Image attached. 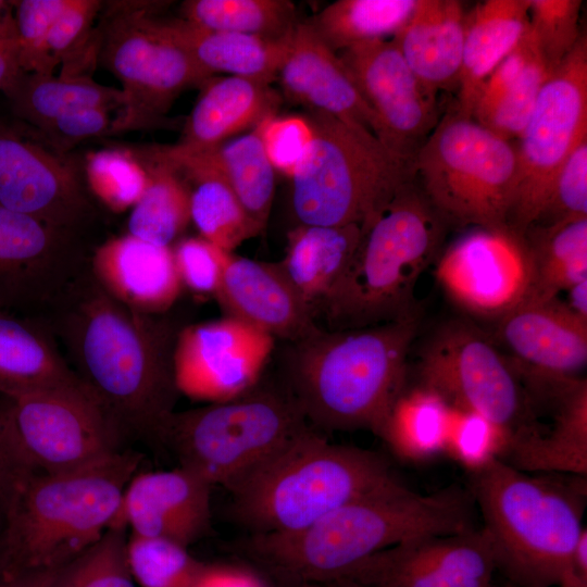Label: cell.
<instances>
[{
  "label": "cell",
  "instance_id": "16",
  "mask_svg": "<svg viewBox=\"0 0 587 587\" xmlns=\"http://www.w3.org/2000/svg\"><path fill=\"white\" fill-rule=\"evenodd\" d=\"M10 401L18 439L38 473L77 470L122 450L124 435L85 390L40 391Z\"/></svg>",
  "mask_w": 587,
  "mask_h": 587
},
{
  "label": "cell",
  "instance_id": "20",
  "mask_svg": "<svg viewBox=\"0 0 587 587\" xmlns=\"http://www.w3.org/2000/svg\"><path fill=\"white\" fill-rule=\"evenodd\" d=\"M495 570L490 542L480 527L394 545L338 578L366 587H486Z\"/></svg>",
  "mask_w": 587,
  "mask_h": 587
},
{
  "label": "cell",
  "instance_id": "39",
  "mask_svg": "<svg viewBox=\"0 0 587 587\" xmlns=\"http://www.w3.org/2000/svg\"><path fill=\"white\" fill-rule=\"evenodd\" d=\"M138 158L147 170L148 182L142 196L132 208L128 234L154 245L172 246L191 221L190 189L171 166Z\"/></svg>",
  "mask_w": 587,
  "mask_h": 587
},
{
  "label": "cell",
  "instance_id": "46",
  "mask_svg": "<svg viewBox=\"0 0 587 587\" xmlns=\"http://www.w3.org/2000/svg\"><path fill=\"white\" fill-rule=\"evenodd\" d=\"M507 440L505 433L486 417L471 411L451 410L445 451L470 472L500 458Z\"/></svg>",
  "mask_w": 587,
  "mask_h": 587
},
{
  "label": "cell",
  "instance_id": "8",
  "mask_svg": "<svg viewBox=\"0 0 587 587\" xmlns=\"http://www.w3.org/2000/svg\"><path fill=\"white\" fill-rule=\"evenodd\" d=\"M307 423L286 388L257 384L230 400L173 411L154 439L176 457L178 466L232 492L308 428Z\"/></svg>",
  "mask_w": 587,
  "mask_h": 587
},
{
  "label": "cell",
  "instance_id": "44",
  "mask_svg": "<svg viewBox=\"0 0 587 587\" xmlns=\"http://www.w3.org/2000/svg\"><path fill=\"white\" fill-rule=\"evenodd\" d=\"M84 176L89 190L114 212L132 209L142 196L148 174L134 151L102 149L85 161Z\"/></svg>",
  "mask_w": 587,
  "mask_h": 587
},
{
  "label": "cell",
  "instance_id": "58",
  "mask_svg": "<svg viewBox=\"0 0 587 587\" xmlns=\"http://www.w3.org/2000/svg\"><path fill=\"white\" fill-rule=\"evenodd\" d=\"M13 1L0 0V29L14 23Z\"/></svg>",
  "mask_w": 587,
  "mask_h": 587
},
{
  "label": "cell",
  "instance_id": "55",
  "mask_svg": "<svg viewBox=\"0 0 587 587\" xmlns=\"http://www.w3.org/2000/svg\"><path fill=\"white\" fill-rule=\"evenodd\" d=\"M20 72L15 23H13L0 29V91L3 92Z\"/></svg>",
  "mask_w": 587,
  "mask_h": 587
},
{
  "label": "cell",
  "instance_id": "14",
  "mask_svg": "<svg viewBox=\"0 0 587 587\" xmlns=\"http://www.w3.org/2000/svg\"><path fill=\"white\" fill-rule=\"evenodd\" d=\"M0 207L75 233L93 214L77 162L14 115L0 116Z\"/></svg>",
  "mask_w": 587,
  "mask_h": 587
},
{
  "label": "cell",
  "instance_id": "43",
  "mask_svg": "<svg viewBox=\"0 0 587 587\" xmlns=\"http://www.w3.org/2000/svg\"><path fill=\"white\" fill-rule=\"evenodd\" d=\"M126 527H109L102 537L58 570L51 587H136L126 554Z\"/></svg>",
  "mask_w": 587,
  "mask_h": 587
},
{
  "label": "cell",
  "instance_id": "35",
  "mask_svg": "<svg viewBox=\"0 0 587 587\" xmlns=\"http://www.w3.org/2000/svg\"><path fill=\"white\" fill-rule=\"evenodd\" d=\"M3 93L12 115L35 128L75 111H121L125 104L121 89L100 85L79 73H62L54 77L21 71Z\"/></svg>",
  "mask_w": 587,
  "mask_h": 587
},
{
  "label": "cell",
  "instance_id": "18",
  "mask_svg": "<svg viewBox=\"0 0 587 587\" xmlns=\"http://www.w3.org/2000/svg\"><path fill=\"white\" fill-rule=\"evenodd\" d=\"M337 55L376 116L380 142L413 162L440 118L437 93L417 78L391 38L361 42Z\"/></svg>",
  "mask_w": 587,
  "mask_h": 587
},
{
  "label": "cell",
  "instance_id": "9",
  "mask_svg": "<svg viewBox=\"0 0 587 587\" xmlns=\"http://www.w3.org/2000/svg\"><path fill=\"white\" fill-rule=\"evenodd\" d=\"M312 141L292 175L291 207L304 225L366 227L414 178L412 162L365 128L308 110Z\"/></svg>",
  "mask_w": 587,
  "mask_h": 587
},
{
  "label": "cell",
  "instance_id": "11",
  "mask_svg": "<svg viewBox=\"0 0 587 587\" xmlns=\"http://www.w3.org/2000/svg\"><path fill=\"white\" fill-rule=\"evenodd\" d=\"M417 373L420 385L452 409L486 417L505 433L507 442L537 427L534 405L515 364L469 323L441 326L424 346Z\"/></svg>",
  "mask_w": 587,
  "mask_h": 587
},
{
  "label": "cell",
  "instance_id": "30",
  "mask_svg": "<svg viewBox=\"0 0 587 587\" xmlns=\"http://www.w3.org/2000/svg\"><path fill=\"white\" fill-rule=\"evenodd\" d=\"M50 390L87 391L40 319L0 310V395Z\"/></svg>",
  "mask_w": 587,
  "mask_h": 587
},
{
  "label": "cell",
  "instance_id": "12",
  "mask_svg": "<svg viewBox=\"0 0 587 587\" xmlns=\"http://www.w3.org/2000/svg\"><path fill=\"white\" fill-rule=\"evenodd\" d=\"M154 4H114L96 34L97 55L121 82L125 98L111 134L161 125L180 92L212 78L184 49L150 27L147 15Z\"/></svg>",
  "mask_w": 587,
  "mask_h": 587
},
{
  "label": "cell",
  "instance_id": "25",
  "mask_svg": "<svg viewBox=\"0 0 587 587\" xmlns=\"http://www.w3.org/2000/svg\"><path fill=\"white\" fill-rule=\"evenodd\" d=\"M277 79L284 93L308 110L367 129L378 138V121L336 52L308 22H299Z\"/></svg>",
  "mask_w": 587,
  "mask_h": 587
},
{
  "label": "cell",
  "instance_id": "52",
  "mask_svg": "<svg viewBox=\"0 0 587 587\" xmlns=\"http://www.w3.org/2000/svg\"><path fill=\"white\" fill-rule=\"evenodd\" d=\"M261 134L268 161L275 172L292 177L312 141V128L304 116L267 117Z\"/></svg>",
  "mask_w": 587,
  "mask_h": 587
},
{
  "label": "cell",
  "instance_id": "56",
  "mask_svg": "<svg viewBox=\"0 0 587 587\" xmlns=\"http://www.w3.org/2000/svg\"><path fill=\"white\" fill-rule=\"evenodd\" d=\"M58 570H30L17 573L3 587H51Z\"/></svg>",
  "mask_w": 587,
  "mask_h": 587
},
{
  "label": "cell",
  "instance_id": "33",
  "mask_svg": "<svg viewBox=\"0 0 587 587\" xmlns=\"http://www.w3.org/2000/svg\"><path fill=\"white\" fill-rule=\"evenodd\" d=\"M361 236L359 224H299L288 233L286 254L277 263L314 319L344 277Z\"/></svg>",
  "mask_w": 587,
  "mask_h": 587
},
{
  "label": "cell",
  "instance_id": "38",
  "mask_svg": "<svg viewBox=\"0 0 587 587\" xmlns=\"http://www.w3.org/2000/svg\"><path fill=\"white\" fill-rule=\"evenodd\" d=\"M417 0H338L308 23L334 52L392 38L410 18Z\"/></svg>",
  "mask_w": 587,
  "mask_h": 587
},
{
  "label": "cell",
  "instance_id": "26",
  "mask_svg": "<svg viewBox=\"0 0 587 587\" xmlns=\"http://www.w3.org/2000/svg\"><path fill=\"white\" fill-rule=\"evenodd\" d=\"M89 272L108 295L143 314H164L183 288L172 246L154 245L128 233L96 248L89 257Z\"/></svg>",
  "mask_w": 587,
  "mask_h": 587
},
{
  "label": "cell",
  "instance_id": "2",
  "mask_svg": "<svg viewBox=\"0 0 587 587\" xmlns=\"http://www.w3.org/2000/svg\"><path fill=\"white\" fill-rule=\"evenodd\" d=\"M474 503L471 492L458 486L422 495L401 483L353 500L301 530L250 534L236 548L270 578L321 584L394 545L475 528Z\"/></svg>",
  "mask_w": 587,
  "mask_h": 587
},
{
  "label": "cell",
  "instance_id": "23",
  "mask_svg": "<svg viewBox=\"0 0 587 587\" xmlns=\"http://www.w3.org/2000/svg\"><path fill=\"white\" fill-rule=\"evenodd\" d=\"M498 340L520 367L576 376L587 363V320L557 298H526L497 320Z\"/></svg>",
  "mask_w": 587,
  "mask_h": 587
},
{
  "label": "cell",
  "instance_id": "49",
  "mask_svg": "<svg viewBox=\"0 0 587 587\" xmlns=\"http://www.w3.org/2000/svg\"><path fill=\"white\" fill-rule=\"evenodd\" d=\"M101 2L97 0H67L66 7L53 23L46 42L47 68L53 75L61 62L74 61L84 48L96 46L90 33Z\"/></svg>",
  "mask_w": 587,
  "mask_h": 587
},
{
  "label": "cell",
  "instance_id": "4",
  "mask_svg": "<svg viewBox=\"0 0 587 587\" xmlns=\"http://www.w3.org/2000/svg\"><path fill=\"white\" fill-rule=\"evenodd\" d=\"M586 477L532 476L500 458L471 472L496 570L516 587H552L570 573L583 534Z\"/></svg>",
  "mask_w": 587,
  "mask_h": 587
},
{
  "label": "cell",
  "instance_id": "42",
  "mask_svg": "<svg viewBox=\"0 0 587 587\" xmlns=\"http://www.w3.org/2000/svg\"><path fill=\"white\" fill-rule=\"evenodd\" d=\"M126 554L132 576L140 587H195L209 565L180 544L132 533Z\"/></svg>",
  "mask_w": 587,
  "mask_h": 587
},
{
  "label": "cell",
  "instance_id": "36",
  "mask_svg": "<svg viewBox=\"0 0 587 587\" xmlns=\"http://www.w3.org/2000/svg\"><path fill=\"white\" fill-rule=\"evenodd\" d=\"M523 238L533 267L527 298H557L587 279V217L532 225Z\"/></svg>",
  "mask_w": 587,
  "mask_h": 587
},
{
  "label": "cell",
  "instance_id": "47",
  "mask_svg": "<svg viewBox=\"0 0 587 587\" xmlns=\"http://www.w3.org/2000/svg\"><path fill=\"white\" fill-rule=\"evenodd\" d=\"M67 0L13 1L18 64L22 72L50 75L46 42L50 29Z\"/></svg>",
  "mask_w": 587,
  "mask_h": 587
},
{
  "label": "cell",
  "instance_id": "21",
  "mask_svg": "<svg viewBox=\"0 0 587 587\" xmlns=\"http://www.w3.org/2000/svg\"><path fill=\"white\" fill-rule=\"evenodd\" d=\"M212 487L182 466L137 472L124 490L111 527L189 547L211 530Z\"/></svg>",
  "mask_w": 587,
  "mask_h": 587
},
{
  "label": "cell",
  "instance_id": "51",
  "mask_svg": "<svg viewBox=\"0 0 587 587\" xmlns=\"http://www.w3.org/2000/svg\"><path fill=\"white\" fill-rule=\"evenodd\" d=\"M34 473L17 436L10 398L0 395V538L15 499Z\"/></svg>",
  "mask_w": 587,
  "mask_h": 587
},
{
  "label": "cell",
  "instance_id": "37",
  "mask_svg": "<svg viewBox=\"0 0 587 587\" xmlns=\"http://www.w3.org/2000/svg\"><path fill=\"white\" fill-rule=\"evenodd\" d=\"M451 407L435 391L405 387L395 401L380 438L400 457L420 461L446 450Z\"/></svg>",
  "mask_w": 587,
  "mask_h": 587
},
{
  "label": "cell",
  "instance_id": "6",
  "mask_svg": "<svg viewBox=\"0 0 587 587\" xmlns=\"http://www.w3.org/2000/svg\"><path fill=\"white\" fill-rule=\"evenodd\" d=\"M446 222L414 178L364 228L337 287L319 309L326 329H352L417 316L414 290L441 252Z\"/></svg>",
  "mask_w": 587,
  "mask_h": 587
},
{
  "label": "cell",
  "instance_id": "54",
  "mask_svg": "<svg viewBox=\"0 0 587 587\" xmlns=\"http://www.w3.org/2000/svg\"><path fill=\"white\" fill-rule=\"evenodd\" d=\"M195 587H266V579L252 566L209 564Z\"/></svg>",
  "mask_w": 587,
  "mask_h": 587
},
{
  "label": "cell",
  "instance_id": "28",
  "mask_svg": "<svg viewBox=\"0 0 587 587\" xmlns=\"http://www.w3.org/2000/svg\"><path fill=\"white\" fill-rule=\"evenodd\" d=\"M467 11L458 0H417L391 38L417 78L433 92L457 87Z\"/></svg>",
  "mask_w": 587,
  "mask_h": 587
},
{
  "label": "cell",
  "instance_id": "59",
  "mask_svg": "<svg viewBox=\"0 0 587 587\" xmlns=\"http://www.w3.org/2000/svg\"><path fill=\"white\" fill-rule=\"evenodd\" d=\"M264 577L266 579V587H316L315 584L295 583V582L274 579L267 576H264Z\"/></svg>",
  "mask_w": 587,
  "mask_h": 587
},
{
  "label": "cell",
  "instance_id": "22",
  "mask_svg": "<svg viewBox=\"0 0 587 587\" xmlns=\"http://www.w3.org/2000/svg\"><path fill=\"white\" fill-rule=\"evenodd\" d=\"M525 384L532 400L549 402L552 423L546 432H533L510 440L500 459L527 473L586 477V379L527 373Z\"/></svg>",
  "mask_w": 587,
  "mask_h": 587
},
{
  "label": "cell",
  "instance_id": "5",
  "mask_svg": "<svg viewBox=\"0 0 587 587\" xmlns=\"http://www.w3.org/2000/svg\"><path fill=\"white\" fill-rule=\"evenodd\" d=\"M401 483L382 454L329 442L309 426L230 492L229 513L251 534L295 533Z\"/></svg>",
  "mask_w": 587,
  "mask_h": 587
},
{
  "label": "cell",
  "instance_id": "61",
  "mask_svg": "<svg viewBox=\"0 0 587 587\" xmlns=\"http://www.w3.org/2000/svg\"><path fill=\"white\" fill-rule=\"evenodd\" d=\"M9 577L10 576L8 574L3 549H2L1 539H0V587H3V585L5 584Z\"/></svg>",
  "mask_w": 587,
  "mask_h": 587
},
{
  "label": "cell",
  "instance_id": "27",
  "mask_svg": "<svg viewBox=\"0 0 587 587\" xmlns=\"http://www.w3.org/2000/svg\"><path fill=\"white\" fill-rule=\"evenodd\" d=\"M136 154L162 162L184 177L195 174L220 177L259 227L262 230L265 227L274 198L276 172L264 149L261 123L247 134L213 147L151 146Z\"/></svg>",
  "mask_w": 587,
  "mask_h": 587
},
{
  "label": "cell",
  "instance_id": "17",
  "mask_svg": "<svg viewBox=\"0 0 587 587\" xmlns=\"http://www.w3.org/2000/svg\"><path fill=\"white\" fill-rule=\"evenodd\" d=\"M435 266L450 300L479 317L499 320L527 298L533 283L525 240L509 226L470 228L441 250Z\"/></svg>",
  "mask_w": 587,
  "mask_h": 587
},
{
  "label": "cell",
  "instance_id": "32",
  "mask_svg": "<svg viewBox=\"0 0 587 587\" xmlns=\"http://www.w3.org/2000/svg\"><path fill=\"white\" fill-rule=\"evenodd\" d=\"M280 95L264 82L225 76L209 80L184 128L180 146L203 149L230 140L276 115Z\"/></svg>",
  "mask_w": 587,
  "mask_h": 587
},
{
  "label": "cell",
  "instance_id": "31",
  "mask_svg": "<svg viewBox=\"0 0 587 587\" xmlns=\"http://www.w3.org/2000/svg\"><path fill=\"white\" fill-rule=\"evenodd\" d=\"M552 73L528 25L514 49L482 85L472 117L500 137L515 141Z\"/></svg>",
  "mask_w": 587,
  "mask_h": 587
},
{
  "label": "cell",
  "instance_id": "45",
  "mask_svg": "<svg viewBox=\"0 0 587 587\" xmlns=\"http://www.w3.org/2000/svg\"><path fill=\"white\" fill-rule=\"evenodd\" d=\"M580 0H528V25L554 71L573 50L579 30Z\"/></svg>",
  "mask_w": 587,
  "mask_h": 587
},
{
  "label": "cell",
  "instance_id": "53",
  "mask_svg": "<svg viewBox=\"0 0 587 587\" xmlns=\"http://www.w3.org/2000/svg\"><path fill=\"white\" fill-rule=\"evenodd\" d=\"M113 121L108 110L86 109L59 116L36 129L53 146L67 152L83 139L111 134Z\"/></svg>",
  "mask_w": 587,
  "mask_h": 587
},
{
  "label": "cell",
  "instance_id": "29",
  "mask_svg": "<svg viewBox=\"0 0 587 587\" xmlns=\"http://www.w3.org/2000/svg\"><path fill=\"white\" fill-rule=\"evenodd\" d=\"M152 13L151 9L147 15L150 27L184 49L210 75L225 73L271 84L277 79L292 35L268 39L218 32L183 18L154 17Z\"/></svg>",
  "mask_w": 587,
  "mask_h": 587
},
{
  "label": "cell",
  "instance_id": "19",
  "mask_svg": "<svg viewBox=\"0 0 587 587\" xmlns=\"http://www.w3.org/2000/svg\"><path fill=\"white\" fill-rule=\"evenodd\" d=\"M270 334L232 316L180 327L173 350L176 387L221 402L253 388L274 350Z\"/></svg>",
  "mask_w": 587,
  "mask_h": 587
},
{
  "label": "cell",
  "instance_id": "1",
  "mask_svg": "<svg viewBox=\"0 0 587 587\" xmlns=\"http://www.w3.org/2000/svg\"><path fill=\"white\" fill-rule=\"evenodd\" d=\"M40 319L67 364L123 435L155 438L179 391L173 350L180 327L108 295L89 270Z\"/></svg>",
  "mask_w": 587,
  "mask_h": 587
},
{
  "label": "cell",
  "instance_id": "41",
  "mask_svg": "<svg viewBox=\"0 0 587 587\" xmlns=\"http://www.w3.org/2000/svg\"><path fill=\"white\" fill-rule=\"evenodd\" d=\"M185 178L193 183L190 218L202 238L233 253L236 247L262 230L223 179L211 174Z\"/></svg>",
  "mask_w": 587,
  "mask_h": 587
},
{
  "label": "cell",
  "instance_id": "34",
  "mask_svg": "<svg viewBox=\"0 0 587 587\" xmlns=\"http://www.w3.org/2000/svg\"><path fill=\"white\" fill-rule=\"evenodd\" d=\"M528 26V0H485L467 12L457 110L472 117L479 89Z\"/></svg>",
  "mask_w": 587,
  "mask_h": 587
},
{
  "label": "cell",
  "instance_id": "3",
  "mask_svg": "<svg viewBox=\"0 0 587 587\" xmlns=\"http://www.w3.org/2000/svg\"><path fill=\"white\" fill-rule=\"evenodd\" d=\"M417 327V316L352 329L320 327L288 342L286 389L307 422L330 430L367 429L380 437L405 387Z\"/></svg>",
  "mask_w": 587,
  "mask_h": 587
},
{
  "label": "cell",
  "instance_id": "50",
  "mask_svg": "<svg viewBox=\"0 0 587 587\" xmlns=\"http://www.w3.org/2000/svg\"><path fill=\"white\" fill-rule=\"evenodd\" d=\"M172 250L183 286L215 297L230 253L201 236L183 238Z\"/></svg>",
  "mask_w": 587,
  "mask_h": 587
},
{
  "label": "cell",
  "instance_id": "13",
  "mask_svg": "<svg viewBox=\"0 0 587 587\" xmlns=\"http://www.w3.org/2000/svg\"><path fill=\"white\" fill-rule=\"evenodd\" d=\"M587 137V39L573 50L542 87L514 141L517 180L508 226L523 236L537 220L552 182L573 149Z\"/></svg>",
  "mask_w": 587,
  "mask_h": 587
},
{
  "label": "cell",
  "instance_id": "10",
  "mask_svg": "<svg viewBox=\"0 0 587 587\" xmlns=\"http://www.w3.org/2000/svg\"><path fill=\"white\" fill-rule=\"evenodd\" d=\"M419 188L448 226L508 227L517 180L514 141L458 112L439 118L417 150Z\"/></svg>",
  "mask_w": 587,
  "mask_h": 587
},
{
  "label": "cell",
  "instance_id": "40",
  "mask_svg": "<svg viewBox=\"0 0 587 587\" xmlns=\"http://www.w3.org/2000/svg\"><path fill=\"white\" fill-rule=\"evenodd\" d=\"M180 12L203 28L268 39L289 36L299 23L288 0H187Z\"/></svg>",
  "mask_w": 587,
  "mask_h": 587
},
{
  "label": "cell",
  "instance_id": "48",
  "mask_svg": "<svg viewBox=\"0 0 587 587\" xmlns=\"http://www.w3.org/2000/svg\"><path fill=\"white\" fill-rule=\"evenodd\" d=\"M580 217H587V137L578 142L558 171L533 225Z\"/></svg>",
  "mask_w": 587,
  "mask_h": 587
},
{
  "label": "cell",
  "instance_id": "7",
  "mask_svg": "<svg viewBox=\"0 0 587 587\" xmlns=\"http://www.w3.org/2000/svg\"><path fill=\"white\" fill-rule=\"evenodd\" d=\"M141 458L121 450L77 470L34 473L0 538L9 576L59 570L97 542L112 526Z\"/></svg>",
  "mask_w": 587,
  "mask_h": 587
},
{
  "label": "cell",
  "instance_id": "57",
  "mask_svg": "<svg viewBox=\"0 0 587 587\" xmlns=\"http://www.w3.org/2000/svg\"><path fill=\"white\" fill-rule=\"evenodd\" d=\"M566 291L569 301L566 305L579 317L587 320V279L582 280Z\"/></svg>",
  "mask_w": 587,
  "mask_h": 587
},
{
  "label": "cell",
  "instance_id": "24",
  "mask_svg": "<svg viewBox=\"0 0 587 587\" xmlns=\"http://www.w3.org/2000/svg\"><path fill=\"white\" fill-rule=\"evenodd\" d=\"M225 315L294 342L320 326L278 263L229 254L215 295Z\"/></svg>",
  "mask_w": 587,
  "mask_h": 587
},
{
  "label": "cell",
  "instance_id": "62",
  "mask_svg": "<svg viewBox=\"0 0 587 587\" xmlns=\"http://www.w3.org/2000/svg\"><path fill=\"white\" fill-rule=\"evenodd\" d=\"M486 587H516L514 586L513 584L509 583L507 585H496L494 584L492 582L490 584H488Z\"/></svg>",
  "mask_w": 587,
  "mask_h": 587
},
{
  "label": "cell",
  "instance_id": "60",
  "mask_svg": "<svg viewBox=\"0 0 587 587\" xmlns=\"http://www.w3.org/2000/svg\"><path fill=\"white\" fill-rule=\"evenodd\" d=\"M316 587H366L347 578H335L325 583L315 584Z\"/></svg>",
  "mask_w": 587,
  "mask_h": 587
},
{
  "label": "cell",
  "instance_id": "15",
  "mask_svg": "<svg viewBox=\"0 0 587 587\" xmlns=\"http://www.w3.org/2000/svg\"><path fill=\"white\" fill-rule=\"evenodd\" d=\"M89 257L78 233L0 207V310L45 316L87 273Z\"/></svg>",
  "mask_w": 587,
  "mask_h": 587
}]
</instances>
